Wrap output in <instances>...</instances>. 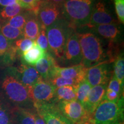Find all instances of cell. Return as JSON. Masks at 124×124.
I'll return each instance as SVG.
<instances>
[{
	"label": "cell",
	"mask_w": 124,
	"mask_h": 124,
	"mask_svg": "<svg viewBox=\"0 0 124 124\" xmlns=\"http://www.w3.org/2000/svg\"><path fill=\"white\" fill-rule=\"evenodd\" d=\"M124 96L116 101L103 100L89 115L93 124H124Z\"/></svg>",
	"instance_id": "6da1fadb"
},
{
	"label": "cell",
	"mask_w": 124,
	"mask_h": 124,
	"mask_svg": "<svg viewBox=\"0 0 124 124\" xmlns=\"http://www.w3.org/2000/svg\"><path fill=\"white\" fill-rule=\"evenodd\" d=\"M46 30L49 49L56 58L63 60L67 41L73 32L71 25L67 20L58 19Z\"/></svg>",
	"instance_id": "7a4b0ae2"
},
{
	"label": "cell",
	"mask_w": 124,
	"mask_h": 124,
	"mask_svg": "<svg viewBox=\"0 0 124 124\" xmlns=\"http://www.w3.org/2000/svg\"><path fill=\"white\" fill-rule=\"evenodd\" d=\"M82 54V64L86 68L103 63L105 55L100 39L91 33L78 34Z\"/></svg>",
	"instance_id": "3957f363"
},
{
	"label": "cell",
	"mask_w": 124,
	"mask_h": 124,
	"mask_svg": "<svg viewBox=\"0 0 124 124\" xmlns=\"http://www.w3.org/2000/svg\"><path fill=\"white\" fill-rule=\"evenodd\" d=\"M93 7V0H66L63 4V15L71 25L87 26Z\"/></svg>",
	"instance_id": "277c9868"
},
{
	"label": "cell",
	"mask_w": 124,
	"mask_h": 124,
	"mask_svg": "<svg viewBox=\"0 0 124 124\" xmlns=\"http://www.w3.org/2000/svg\"><path fill=\"white\" fill-rule=\"evenodd\" d=\"M1 87L8 100L17 107L29 108L28 106L32 102L29 98L28 90L13 76L9 74L5 76Z\"/></svg>",
	"instance_id": "5b68a950"
},
{
	"label": "cell",
	"mask_w": 124,
	"mask_h": 124,
	"mask_svg": "<svg viewBox=\"0 0 124 124\" xmlns=\"http://www.w3.org/2000/svg\"><path fill=\"white\" fill-rule=\"evenodd\" d=\"M33 106L46 124H73L62 114L57 105V101L33 103Z\"/></svg>",
	"instance_id": "8992f818"
},
{
	"label": "cell",
	"mask_w": 124,
	"mask_h": 124,
	"mask_svg": "<svg viewBox=\"0 0 124 124\" xmlns=\"http://www.w3.org/2000/svg\"><path fill=\"white\" fill-rule=\"evenodd\" d=\"M29 96L32 103H48L57 101L56 87L50 82L41 79L28 89Z\"/></svg>",
	"instance_id": "52a82bcc"
},
{
	"label": "cell",
	"mask_w": 124,
	"mask_h": 124,
	"mask_svg": "<svg viewBox=\"0 0 124 124\" xmlns=\"http://www.w3.org/2000/svg\"><path fill=\"white\" fill-rule=\"evenodd\" d=\"M57 105L62 114L73 124L89 119V113L77 100L58 101Z\"/></svg>",
	"instance_id": "ba28073f"
},
{
	"label": "cell",
	"mask_w": 124,
	"mask_h": 124,
	"mask_svg": "<svg viewBox=\"0 0 124 124\" xmlns=\"http://www.w3.org/2000/svg\"><path fill=\"white\" fill-rule=\"evenodd\" d=\"M8 74L13 76L28 89L42 79L35 67L24 64L10 68Z\"/></svg>",
	"instance_id": "9c48e42d"
},
{
	"label": "cell",
	"mask_w": 124,
	"mask_h": 124,
	"mask_svg": "<svg viewBox=\"0 0 124 124\" xmlns=\"http://www.w3.org/2000/svg\"><path fill=\"white\" fill-rule=\"evenodd\" d=\"M59 7L46 1L40 2L38 9L34 13L41 26L46 28L59 19L60 16Z\"/></svg>",
	"instance_id": "30bf717a"
},
{
	"label": "cell",
	"mask_w": 124,
	"mask_h": 124,
	"mask_svg": "<svg viewBox=\"0 0 124 124\" xmlns=\"http://www.w3.org/2000/svg\"><path fill=\"white\" fill-rule=\"evenodd\" d=\"M87 70V68L82 63L69 67H60L58 64H56L51 71L49 79L55 77H60L75 80L79 83L86 79Z\"/></svg>",
	"instance_id": "8fae6325"
},
{
	"label": "cell",
	"mask_w": 124,
	"mask_h": 124,
	"mask_svg": "<svg viewBox=\"0 0 124 124\" xmlns=\"http://www.w3.org/2000/svg\"><path fill=\"white\" fill-rule=\"evenodd\" d=\"M63 60L68 64H80L82 60V54L78 34L72 32L67 41Z\"/></svg>",
	"instance_id": "7c38bea8"
},
{
	"label": "cell",
	"mask_w": 124,
	"mask_h": 124,
	"mask_svg": "<svg viewBox=\"0 0 124 124\" xmlns=\"http://www.w3.org/2000/svg\"><path fill=\"white\" fill-rule=\"evenodd\" d=\"M86 79L91 87L107 85L108 80V67L105 62L88 68Z\"/></svg>",
	"instance_id": "4fadbf2b"
},
{
	"label": "cell",
	"mask_w": 124,
	"mask_h": 124,
	"mask_svg": "<svg viewBox=\"0 0 124 124\" xmlns=\"http://www.w3.org/2000/svg\"><path fill=\"white\" fill-rule=\"evenodd\" d=\"M109 24H114V20L107 10L105 4L98 2L93 7L90 19L87 26L95 27L100 25Z\"/></svg>",
	"instance_id": "5bb4252c"
},
{
	"label": "cell",
	"mask_w": 124,
	"mask_h": 124,
	"mask_svg": "<svg viewBox=\"0 0 124 124\" xmlns=\"http://www.w3.org/2000/svg\"><path fill=\"white\" fill-rule=\"evenodd\" d=\"M107 85H98L91 87L85 106V109L89 113V115L103 101Z\"/></svg>",
	"instance_id": "9a60e30c"
},
{
	"label": "cell",
	"mask_w": 124,
	"mask_h": 124,
	"mask_svg": "<svg viewBox=\"0 0 124 124\" xmlns=\"http://www.w3.org/2000/svg\"><path fill=\"white\" fill-rule=\"evenodd\" d=\"M56 64L57 63L55 59L46 52L44 56L36 63L35 68L41 78L48 81L50 78L51 71Z\"/></svg>",
	"instance_id": "2e32d148"
},
{
	"label": "cell",
	"mask_w": 124,
	"mask_h": 124,
	"mask_svg": "<svg viewBox=\"0 0 124 124\" xmlns=\"http://www.w3.org/2000/svg\"><path fill=\"white\" fill-rule=\"evenodd\" d=\"M41 24L37 18L36 16H28V18L23 29V37L32 40H36L40 33Z\"/></svg>",
	"instance_id": "e0dca14e"
},
{
	"label": "cell",
	"mask_w": 124,
	"mask_h": 124,
	"mask_svg": "<svg viewBox=\"0 0 124 124\" xmlns=\"http://www.w3.org/2000/svg\"><path fill=\"white\" fill-rule=\"evenodd\" d=\"M46 52L41 48L35 41L33 46L30 49L24 52L21 55V59L23 63H25L24 64L33 66H35L40 59L44 56Z\"/></svg>",
	"instance_id": "ac0fdd59"
},
{
	"label": "cell",
	"mask_w": 124,
	"mask_h": 124,
	"mask_svg": "<svg viewBox=\"0 0 124 124\" xmlns=\"http://www.w3.org/2000/svg\"><path fill=\"white\" fill-rule=\"evenodd\" d=\"M33 110L15 106L13 108L15 124H35L32 114Z\"/></svg>",
	"instance_id": "d6986e66"
},
{
	"label": "cell",
	"mask_w": 124,
	"mask_h": 124,
	"mask_svg": "<svg viewBox=\"0 0 124 124\" xmlns=\"http://www.w3.org/2000/svg\"><path fill=\"white\" fill-rule=\"evenodd\" d=\"M95 32L107 39L114 40L120 35V30L115 24H103L95 27Z\"/></svg>",
	"instance_id": "ffe728a7"
},
{
	"label": "cell",
	"mask_w": 124,
	"mask_h": 124,
	"mask_svg": "<svg viewBox=\"0 0 124 124\" xmlns=\"http://www.w3.org/2000/svg\"><path fill=\"white\" fill-rule=\"evenodd\" d=\"M77 87L72 86H63L56 88L55 98L57 101H71L77 100Z\"/></svg>",
	"instance_id": "44dd1931"
},
{
	"label": "cell",
	"mask_w": 124,
	"mask_h": 124,
	"mask_svg": "<svg viewBox=\"0 0 124 124\" xmlns=\"http://www.w3.org/2000/svg\"><path fill=\"white\" fill-rule=\"evenodd\" d=\"M92 87L86 79L78 85L77 89V100L85 108L90 91Z\"/></svg>",
	"instance_id": "7402d4cb"
},
{
	"label": "cell",
	"mask_w": 124,
	"mask_h": 124,
	"mask_svg": "<svg viewBox=\"0 0 124 124\" xmlns=\"http://www.w3.org/2000/svg\"><path fill=\"white\" fill-rule=\"evenodd\" d=\"M13 122V108L0 99V124H11Z\"/></svg>",
	"instance_id": "603a6c76"
},
{
	"label": "cell",
	"mask_w": 124,
	"mask_h": 124,
	"mask_svg": "<svg viewBox=\"0 0 124 124\" xmlns=\"http://www.w3.org/2000/svg\"><path fill=\"white\" fill-rule=\"evenodd\" d=\"M114 76L122 86L124 82V59L123 55H120L116 58L114 65Z\"/></svg>",
	"instance_id": "cb8c5ba5"
},
{
	"label": "cell",
	"mask_w": 124,
	"mask_h": 124,
	"mask_svg": "<svg viewBox=\"0 0 124 124\" xmlns=\"http://www.w3.org/2000/svg\"><path fill=\"white\" fill-rule=\"evenodd\" d=\"M22 10V8L17 3L8 6L3 8L0 12L1 17L4 19H9L19 15Z\"/></svg>",
	"instance_id": "d4e9b609"
},
{
	"label": "cell",
	"mask_w": 124,
	"mask_h": 124,
	"mask_svg": "<svg viewBox=\"0 0 124 124\" xmlns=\"http://www.w3.org/2000/svg\"><path fill=\"white\" fill-rule=\"evenodd\" d=\"M35 43V40L24 38L16 40L13 43V45L17 49L18 55L21 56L24 52L30 49Z\"/></svg>",
	"instance_id": "484cf974"
},
{
	"label": "cell",
	"mask_w": 124,
	"mask_h": 124,
	"mask_svg": "<svg viewBox=\"0 0 124 124\" xmlns=\"http://www.w3.org/2000/svg\"><path fill=\"white\" fill-rule=\"evenodd\" d=\"M50 82L54 87L56 88L61 87L63 86H72L77 87L79 85V83L75 80L70 79L63 78L60 77H55L51 78V79L48 80Z\"/></svg>",
	"instance_id": "4316f807"
},
{
	"label": "cell",
	"mask_w": 124,
	"mask_h": 124,
	"mask_svg": "<svg viewBox=\"0 0 124 124\" xmlns=\"http://www.w3.org/2000/svg\"><path fill=\"white\" fill-rule=\"evenodd\" d=\"M27 14H19L8 20L7 23L9 25L23 31L28 18Z\"/></svg>",
	"instance_id": "83f0119b"
},
{
	"label": "cell",
	"mask_w": 124,
	"mask_h": 124,
	"mask_svg": "<svg viewBox=\"0 0 124 124\" xmlns=\"http://www.w3.org/2000/svg\"><path fill=\"white\" fill-rule=\"evenodd\" d=\"M17 55L18 53L17 49L14 46L13 43H12L7 52L4 54L3 56L1 57V62L3 65L9 66L15 61Z\"/></svg>",
	"instance_id": "f1b7e54d"
},
{
	"label": "cell",
	"mask_w": 124,
	"mask_h": 124,
	"mask_svg": "<svg viewBox=\"0 0 124 124\" xmlns=\"http://www.w3.org/2000/svg\"><path fill=\"white\" fill-rule=\"evenodd\" d=\"M17 3L23 8L35 13L39 6L40 0H17Z\"/></svg>",
	"instance_id": "f546056e"
},
{
	"label": "cell",
	"mask_w": 124,
	"mask_h": 124,
	"mask_svg": "<svg viewBox=\"0 0 124 124\" xmlns=\"http://www.w3.org/2000/svg\"><path fill=\"white\" fill-rule=\"evenodd\" d=\"M36 43L41 48L46 51H48V43L47 37L46 35V28L41 25L40 33L36 39Z\"/></svg>",
	"instance_id": "4dcf8cb0"
},
{
	"label": "cell",
	"mask_w": 124,
	"mask_h": 124,
	"mask_svg": "<svg viewBox=\"0 0 124 124\" xmlns=\"http://www.w3.org/2000/svg\"><path fill=\"white\" fill-rule=\"evenodd\" d=\"M107 89L115 91L119 95H123L124 87L122 86V85L120 84V83L114 75L113 76V77L109 81Z\"/></svg>",
	"instance_id": "1f68e13d"
},
{
	"label": "cell",
	"mask_w": 124,
	"mask_h": 124,
	"mask_svg": "<svg viewBox=\"0 0 124 124\" xmlns=\"http://www.w3.org/2000/svg\"><path fill=\"white\" fill-rule=\"evenodd\" d=\"M116 12L118 19L124 23V0H114Z\"/></svg>",
	"instance_id": "d6a6232c"
},
{
	"label": "cell",
	"mask_w": 124,
	"mask_h": 124,
	"mask_svg": "<svg viewBox=\"0 0 124 124\" xmlns=\"http://www.w3.org/2000/svg\"><path fill=\"white\" fill-rule=\"evenodd\" d=\"M12 42L9 41L4 35L0 32V58L3 56L7 52L8 49L12 44Z\"/></svg>",
	"instance_id": "836d02e7"
},
{
	"label": "cell",
	"mask_w": 124,
	"mask_h": 124,
	"mask_svg": "<svg viewBox=\"0 0 124 124\" xmlns=\"http://www.w3.org/2000/svg\"><path fill=\"white\" fill-rule=\"evenodd\" d=\"M122 96L119 95L115 91L106 89L103 100L108 101H116L118 100Z\"/></svg>",
	"instance_id": "e575fe53"
},
{
	"label": "cell",
	"mask_w": 124,
	"mask_h": 124,
	"mask_svg": "<svg viewBox=\"0 0 124 124\" xmlns=\"http://www.w3.org/2000/svg\"><path fill=\"white\" fill-rule=\"evenodd\" d=\"M32 114H33V116L34 118V120H35V124H46L44 121L43 119L41 118L39 114L37 113V111L35 110L32 111Z\"/></svg>",
	"instance_id": "d590c367"
},
{
	"label": "cell",
	"mask_w": 124,
	"mask_h": 124,
	"mask_svg": "<svg viewBox=\"0 0 124 124\" xmlns=\"http://www.w3.org/2000/svg\"><path fill=\"white\" fill-rule=\"evenodd\" d=\"M17 3V0H0V6L8 7Z\"/></svg>",
	"instance_id": "8d00e7d4"
},
{
	"label": "cell",
	"mask_w": 124,
	"mask_h": 124,
	"mask_svg": "<svg viewBox=\"0 0 124 124\" xmlns=\"http://www.w3.org/2000/svg\"><path fill=\"white\" fill-rule=\"evenodd\" d=\"M66 1V0H45V1H46V2L58 6V7L62 6Z\"/></svg>",
	"instance_id": "74e56055"
},
{
	"label": "cell",
	"mask_w": 124,
	"mask_h": 124,
	"mask_svg": "<svg viewBox=\"0 0 124 124\" xmlns=\"http://www.w3.org/2000/svg\"><path fill=\"white\" fill-rule=\"evenodd\" d=\"M77 124H93L91 123L90 121L89 120H87L86 121H83L80 122H79V123Z\"/></svg>",
	"instance_id": "f35d334b"
},
{
	"label": "cell",
	"mask_w": 124,
	"mask_h": 124,
	"mask_svg": "<svg viewBox=\"0 0 124 124\" xmlns=\"http://www.w3.org/2000/svg\"><path fill=\"white\" fill-rule=\"evenodd\" d=\"M11 124H14V123H13H13H12Z\"/></svg>",
	"instance_id": "ab89813d"
}]
</instances>
